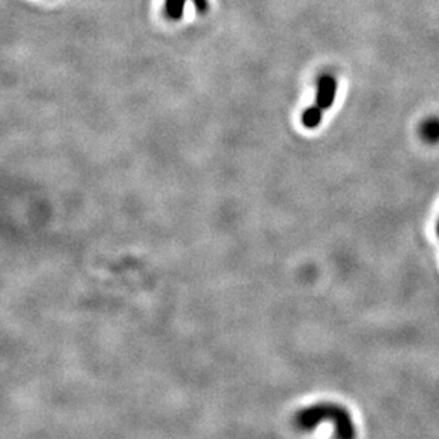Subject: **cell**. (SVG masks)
I'll return each instance as SVG.
<instances>
[{"instance_id": "6da1fadb", "label": "cell", "mask_w": 439, "mask_h": 439, "mask_svg": "<svg viewBox=\"0 0 439 439\" xmlns=\"http://www.w3.org/2000/svg\"><path fill=\"white\" fill-rule=\"evenodd\" d=\"M323 421H333L337 435L341 438H353L356 435L353 421L349 412L335 404H317L305 408L296 414L295 424L300 429H313Z\"/></svg>"}, {"instance_id": "7a4b0ae2", "label": "cell", "mask_w": 439, "mask_h": 439, "mask_svg": "<svg viewBox=\"0 0 439 439\" xmlns=\"http://www.w3.org/2000/svg\"><path fill=\"white\" fill-rule=\"evenodd\" d=\"M337 92V80L331 74H323L317 80V94H316V106L323 111L330 109L334 104Z\"/></svg>"}, {"instance_id": "3957f363", "label": "cell", "mask_w": 439, "mask_h": 439, "mask_svg": "<svg viewBox=\"0 0 439 439\" xmlns=\"http://www.w3.org/2000/svg\"><path fill=\"white\" fill-rule=\"evenodd\" d=\"M419 131H421V137L426 142H431V144L439 142V118L432 117V118L425 120Z\"/></svg>"}, {"instance_id": "277c9868", "label": "cell", "mask_w": 439, "mask_h": 439, "mask_svg": "<svg viewBox=\"0 0 439 439\" xmlns=\"http://www.w3.org/2000/svg\"><path fill=\"white\" fill-rule=\"evenodd\" d=\"M323 118V110L320 107H317L316 104L312 106L310 109H307L303 116H302V123L306 128L309 130H314L320 125Z\"/></svg>"}, {"instance_id": "5b68a950", "label": "cell", "mask_w": 439, "mask_h": 439, "mask_svg": "<svg viewBox=\"0 0 439 439\" xmlns=\"http://www.w3.org/2000/svg\"><path fill=\"white\" fill-rule=\"evenodd\" d=\"M186 0H165L167 16L172 20H179L185 12Z\"/></svg>"}, {"instance_id": "8992f818", "label": "cell", "mask_w": 439, "mask_h": 439, "mask_svg": "<svg viewBox=\"0 0 439 439\" xmlns=\"http://www.w3.org/2000/svg\"><path fill=\"white\" fill-rule=\"evenodd\" d=\"M193 2V5H195V8H197V11L198 12H201V13H205L207 11H208V0H192Z\"/></svg>"}, {"instance_id": "52a82bcc", "label": "cell", "mask_w": 439, "mask_h": 439, "mask_svg": "<svg viewBox=\"0 0 439 439\" xmlns=\"http://www.w3.org/2000/svg\"><path fill=\"white\" fill-rule=\"evenodd\" d=\"M438 230H439V225H438Z\"/></svg>"}]
</instances>
